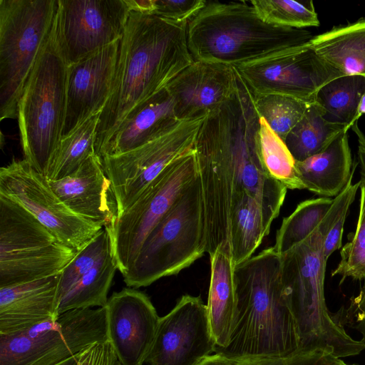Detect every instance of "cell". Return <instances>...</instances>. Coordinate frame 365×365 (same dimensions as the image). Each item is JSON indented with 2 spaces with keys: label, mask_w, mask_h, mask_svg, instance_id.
<instances>
[{
  "label": "cell",
  "mask_w": 365,
  "mask_h": 365,
  "mask_svg": "<svg viewBox=\"0 0 365 365\" xmlns=\"http://www.w3.org/2000/svg\"><path fill=\"white\" fill-rule=\"evenodd\" d=\"M237 78L235 93L206 116L194 145L204 206L206 252L210 256L220 247L231 251L230 220L245 197L255 199L275 219L287 190L264 169L259 117L251 91Z\"/></svg>",
  "instance_id": "6da1fadb"
},
{
  "label": "cell",
  "mask_w": 365,
  "mask_h": 365,
  "mask_svg": "<svg viewBox=\"0 0 365 365\" xmlns=\"http://www.w3.org/2000/svg\"><path fill=\"white\" fill-rule=\"evenodd\" d=\"M187 27V22L131 11L120 41L111 93L97 126L95 153L100 158L128 114L194 61Z\"/></svg>",
  "instance_id": "7a4b0ae2"
},
{
  "label": "cell",
  "mask_w": 365,
  "mask_h": 365,
  "mask_svg": "<svg viewBox=\"0 0 365 365\" xmlns=\"http://www.w3.org/2000/svg\"><path fill=\"white\" fill-rule=\"evenodd\" d=\"M234 277L236 306L229 341L214 353L240 360L301 351L297 325L284 292L281 257L274 247L235 266Z\"/></svg>",
  "instance_id": "3957f363"
},
{
  "label": "cell",
  "mask_w": 365,
  "mask_h": 365,
  "mask_svg": "<svg viewBox=\"0 0 365 365\" xmlns=\"http://www.w3.org/2000/svg\"><path fill=\"white\" fill-rule=\"evenodd\" d=\"M305 29L267 24L250 1H206L187 22V41L194 61L235 66L309 43Z\"/></svg>",
  "instance_id": "277c9868"
},
{
  "label": "cell",
  "mask_w": 365,
  "mask_h": 365,
  "mask_svg": "<svg viewBox=\"0 0 365 365\" xmlns=\"http://www.w3.org/2000/svg\"><path fill=\"white\" fill-rule=\"evenodd\" d=\"M324 238L319 224L302 242L281 255V276L301 351L326 349L341 359L360 354L365 343L351 338L328 311Z\"/></svg>",
  "instance_id": "5b68a950"
},
{
  "label": "cell",
  "mask_w": 365,
  "mask_h": 365,
  "mask_svg": "<svg viewBox=\"0 0 365 365\" xmlns=\"http://www.w3.org/2000/svg\"><path fill=\"white\" fill-rule=\"evenodd\" d=\"M68 67L58 38L56 15L51 34L18 106L17 118L24 159L45 176L62 137Z\"/></svg>",
  "instance_id": "8992f818"
},
{
  "label": "cell",
  "mask_w": 365,
  "mask_h": 365,
  "mask_svg": "<svg viewBox=\"0 0 365 365\" xmlns=\"http://www.w3.org/2000/svg\"><path fill=\"white\" fill-rule=\"evenodd\" d=\"M206 252L205 212L199 177L143 242L127 273V286L146 287L175 275Z\"/></svg>",
  "instance_id": "52a82bcc"
},
{
  "label": "cell",
  "mask_w": 365,
  "mask_h": 365,
  "mask_svg": "<svg viewBox=\"0 0 365 365\" xmlns=\"http://www.w3.org/2000/svg\"><path fill=\"white\" fill-rule=\"evenodd\" d=\"M58 0H0V120L18 117L29 76L52 31Z\"/></svg>",
  "instance_id": "ba28073f"
},
{
  "label": "cell",
  "mask_w": 365,
  "mask_h": 365,
  "mask_svg": "<svg viewBox=\"0 0 365 365\" xmlns=\"http://www.w3.org/2000/svg\"><path fill=\"white\" fill-rule=\"evenodd\" d=\"M77 252L21 205L0 195V287L60 274Z\"/></svg>",
  "instance_id": "9c48e42d"
},
{
  "label": "cell",
  "mask_w": 365,
  "mask_h": 365,
  "mask_svg": "<svg viewBox=\"0 0 365 365\" xmlns=\"http://www.w3.org/2000/svg\"><path fill=\"white\" fill-rule=\"evenodd\" d=\"M107 340L106 307L74 309L26 330L0 335V365H56Z\"/></svg>",
  "instance_id": "30bf717a"
},
{
  "label": "cell",
  "mask_w": 365,
  "mask_h": 365,
  "mask_svg": "<svg viewBox=\"0 0 365 365\" xmlns=\"http://www.w3.org/2000/svg\"><path fill=\"white\" fill-rule=\"evenodd\" d=\"M198 176L195 150L168 165L137 200L106 228L118 269L123 275L147 236Z\"/></svg>",
  "instance_id": "8fae6325"
},
{
  "label": "cell",
  "mask_w": 365,
  "mask_h": 365,
  "mask_svg": "<svg viewBox=\"0 0 365 365\" xmlns=\"http://www.w3.org/2000/svg\"><path fill=\"white\" fill-rule=\"evenodd\" d=\"M206 116L180 120L159 136L135 149L101 159L112 184L118 217L168 165L194 149Z\"/></svg>",
  "instance_id": "7c38bea8"
},
{
  "label": "cell",
  "mask_w": 365,
  "mask_h": 365,
  "mask_svg": "<svg viewBox=\"0 0 365 365\" xmlns=\"http://www.w3.org/2000/svg\"><path fill=\"white\" fill-rule=\"evenodd\" d=\"M0 195L18 203L62 244L78 252L103 227L72 212L51 187L47 178L25 159L0 169Z\"/></svg>",
  "instance_id": "4fadbf2b"
},
{
  "label": "cell",
  "mask_w": 365,
  "mask_h": 365,
  "mask_svg": "<svg viewBox=\"0 0 365 365\" xmlns=\"http://www.w3.org/2000/svg\"><path fill=\"white\" fill-rule=\"evenodd\" d=\"M309 42L234 67L252 93L287 96L312 104L322 86L342 76Z\"/></svg>",
  "instance_id": "5bb4252c"
},
{
  "label": "cell",
  "mask_w": 365,
  "mask_h": 365,
  "mask_svg": "<svg viewBox=\"0 0 365 365\" xmlns=\"http://www.w3.org/2000/svg\"><path fill=\"white\" fill-rule=\"evenodd\" d=\"M131 11L128 0H58V34L68 64L120 39Z\"/></svg>",
  "instance_id": "9a60e30c"
},
{
  "label": "cell",
  "mask_w": 365,
  "mask_h": 365,
  "mask_svg": "<svg viewBox=\"0 0 365 365\" xmlns=\"http://www.w3.org/2000/svg\"><path fill=\"white\" fill-rule=\"evenodd\" d=\"M207 305L200 297L182 295L160 317L146 362L150 365H197L214 354Z\"/></svg>",
  "instance_id": "2e32d148"
},
{
  "label": "cell",
  "mask_w": 365,
  "mask_h": 365,
  "mask_svg": "<svg viewBox=\"0 0 365 365\" xmlns=\"http://www.w3.org/2000/svg\"><path fill=\"white\" fill-rule=\"evenodd\" d=\"M107 335L119 365H143L153 345L160 317L149 297L123 288L106 305Z\"/></svg>",
  "instance_id": "e0dca14e"
},
{
  "label": "cell",
  "mask_w": 365,
  "mask_h": 365,
  "mask_svg": "<svg viewBox=\"0 0 365 365\" xmlns=\"http://www.w3.org/2000/svg\"><path fill=\"white\" fill-rule=\"evenodd\" d=\"M120 39L68 65L62 137L102 111L111 93ZM61 137V138H62Z\"/></svg>",
  "instance_id": "ac0fdd59"
},
{
  "label": "cell",
  "mask_w": 365,
  "mask_h": 365,
  "mask_svg": "<svg viewBox=\"0 0 365 365\" xmlns=\"http://www.w3.org/2000/svg\"><path fill=\"white\" fill-rule=\"evenodd\" d=\"M238 83L234 66L194 61L166 89L175 102L178 120L207 115L227 102Z\"/></svg>",
  "instance_id": "d6986e66"
},
{
  "label": "cell",
  "mask_w": 365,
  "mask_h": 365,
  "mask_svg": "<svg viewBox=\"0 0 365 365\" xmlns=\"http://www.w3.org/2000/svg\"><path fill=\"white\" fill-rule=\"evenodd\" d=\"M49 185L74 213L91 222L109 228L118 217L112 184L96 153L73 174Z\"/></svg>",
  "instance_id": "ffe728a7"
},
{
  "label": "cell",
  "mask_w": 365,
  "mask_h": 365,
  "mask_svg": "<svg viewBox=\"0 0 365 365\" xmlns=\"http://www.w3.org/2000/svg\"><path fill=\"white\" fill-rule=\"evenodd\" d=\"M60 274L0 287V335L15 334L58 317Z\"/></svg>",
  "instance_id": "44dd1931"
},
{
  "label": "cell",
  "mask_w": 365,
  "mask_h": 365,
  "mask_svg": "<svg viewBox=\"0 0 365 365\" xmlns=\"http://www.w3.org/2000/svg\"><path fill=\"white\" fill-rule=\"evenodd\" d=\"M178 120L175 102L165 88L128 114L108 143L101 159L135 149L159 136Z\"/></svg>",
  "instance_id": "7402d4cb"
},
{
  "label": "cell",
  "mask_w": 365,
  "mask_h": 365,
  "mask_svg": "<svg viewBox=\"0 0 365 365\" xmlns=\"http://www.w3.org/2000/svg\"><path fill=\"white\" fill-rule=\"evenodd\" d=\"M348 132L341 133L321 153L295 162L297 175L303 186L324 197H335L346 186L355 170Z\"/></svg>",
  "instance_id": "603a6c76"
},
{
  "label": "cell",
  "mask_w": 365,
  "mask_h": 365,
  "mask_svg": "<svg viewBox=\"0 0 365 365\" xmlns=\"http://www.w3.org/2000/svg\"><path fill=\"white\" fill-rule=\"evenodd\" d=\"M210 281L207 308L216 348L229 341L236 306L235 265L231 252L220 247L210 256Z\"/></svg>",
  "instance_id": "cb8c5ba5"
},
{
  "label": "cell",
  "mask_w": 365,
  "mask_h": 365,
  "mask_svg": "<svg viewBox=\"0 0 365 365\" xmlns=\"http://www.w3.org/2000/svg\"><path fill=\"white\" fill-rule=\"evenodd\" d=\"M310 46L325 63L344 76L365 77V17L314 36Z\"/></svg>",
  "instance_id": "d4e9b609"
},
{
  "label": "cell",
  "mask_w": 365,
  "mask_h": 365,
  "mask_svg": "<svg viewBox=\"0 0 365 365\" xmlns=\"http://www.w3.org/2000/svg\"><path fill=\"white\" fill-rule=\"evenodd\" d=\"M274 218L255 199L245 197L230 225V247L235 267L252 257L270 230Z\"/></svg>",
  "instance_id": "484cf974"
},
{
  "label": "cell",
  "mask_w": 365,
  "mask_h": 365,
  "mask_svg": "<svg viewBox=\"0 0 365 365\" xmlns=\"http://www.w3.org/2000/svg\"><path fill=\"white\" fill-rule=\"evenodd\" d=\"M344 128L345 125L327 120L322 108L314 103L287 135L284 143L295 161H302L324 151Z\"/></svg>",
  "instance_id": "4316f807"
},
{
  "label": "cell",
  "mask_w": 365,
  "mask_h": 365,
  "mask_svg": "<svg viewBox=\"0 0 365 365\" xmlns=\"http://www.w3.org/2000/svg\"><path fill=\"white\" fill-rule=\"evenodd\" d=\"M117 264L111 252L81 277L72 287L57 301V314L66 312L104 307Z\"/></svg>",
  "instance_id": "83f0119b"
},
{
  "label": "cell",
  "mask_w": 365,
  "mask_h": 365,
  "mask_svg": "<svg viewBox=\"0 0 365 365\" xmlns=\"http://www.w3.org/2000/svg\"><path fill=\"white\" fill-rule=\"evenodd\" d=\"M101 113L92 115L71 133L61 138L47 168L48 180H58L73 174L95 153Z\"/></svg>",
  "instance_id": "f1b7e54d"
},
{
  "label": "cell",
  "mask_w": 365,
  "mask_h": 365,
  "mask_svg": "<svg viewBox=\"0 0 365 365\" xmlns=\"http://www.w3.org/2000/svg\"><path fill=\"white\" fill-rule=\"evenodd\" d=\"M364 93L365 77L344 76L322 86L315 103L322 108L327 120L345 125L344 132H348Z\"/></svg>",
  "instance_id": "f546056e"
},
{
  "label": "cell",
  "mask_w": 365,
  "mask_h": 365,
  "mask_svg": "<svg viewBox=\"0 0 365 365\" xmlns=\"http://www.w3.org/2000/svg\"><path fill=\"white\" fill-rule=\"evenodd\" d=\"M331 202L332 199L322 197L300 202L283 219L276 235L274 250L281 255L306 239L320 224Z\"/></svg>",
  "instance_id": "4dcf8cb0"
},
{
  "label": "cell",
  "mask_w": 365,
  "mask_h": 365,
  "mask_svg": "<svg viewBox=\"0 0 365 365\" xmlns=\"http://www.w3.org/2000/svg\"><path fill=\"white\" fill-rule=\"evenodd\" d=\"M259 140L260 158L267 175L287 189H303L297 175L295 160L284 141L262 117H259Z\"/></svg>",
  "instance_id": "1f68e13d"
},
{
  "label": "cell",
  "mask_w": 365,
  "mask_h": 365,
  "mask_svg": "<svg viewBox=\"0 0 365 365\" xmlns=\"http://www.w3.org/2000/svg\"><path fill=\"white\" fill-rule=\"evenodd\" d=\"M252 96L258 115L263 118L284 141L310 105L301 100L278 94L252 93Z\"/></svg>",
  "instance_id": "d6a6232c"
},
{
  "label": "cell",
  "mask_w": 365,
  "mask_h": 365,
  "mask_svg": "<svg viewBox=\"0 0 365 365\" xmlns=\"http://www.w3.org/2000/svg\"><path fill=\"white\" fill-rule=\"evenodd\" d=\"M250 3L259 18L269 24L296 29L320 25L311 0H252Z\"/></svg>",
  "instance_id": "836d02e7"
},
{
  "label": "cell",
  "mask_w": 365,
  "mask_h": 365,
  "mask_svg": "<svg viewBox=\"0 0 365 365\" xmlns=\"http://www.w3.org/2000/svg\"><path fill=\"white\" fill-rule=\"evenodd\" d=\"M113 252L108 231L103 227L64 267L60 274L57 301L97 263Z\"/></svg>",
  "instance_id": "e575fe53"
},
{
  "label": "cell",
  "mask_w": 365,
  "mask_h": 365,
  "mask_svg": "<svg viewBox=\"0 0 365 365\" xmlns=\"http://www.w3.org/2000/svg\"><path fill=\"white\" fill-rule=\"evenodd\" d=\"M359 213L356 228L350 241L341 248L340 262L331 276L341 277L339 284L346 278L365 279V180L361 179Z\"/></svg>",
  "instance_id": "d590c367"
},
{
  "label": "cell",
  "mask_w": 365,
  "mask_h": 365,
  "mask_svg": "<svg viewBox=\"0 0 365 365\" xmlns=\"http://www.w3.org/2000/svg\"><path fill=\"white\" fill-rule=\"evenodd\" d=\"M351 174L345 188L332 199L331 204L320 222L324 235V252L327 259L333 252L342 247L344 225L348 210L354 202L361 180L353 184Z\"/></svg>",
  "instance_id": "8d00e7d4"
},
{
  "label": "cell",
  "mask_w": 365,
  "mask_h": 365,
  "mask_svg": "<svg viewBox=\"0 0 365 365\" xmlns=\"http://www.w3.org/2000/svg\"><path fill=\"white\" fill-rule=\"evenodd\" d=\"M357 136L358 140V163L360 168L361 179L365 180V135L358 126V122L351 127ZM339 324L344 327L348 324L349 327L357 330L362 336L361 340L365 343V282L359 294L351 298L347 309L339 310Z\"/></svg>",
  "instance_id": "74e56055"
},
{
  "label": "cell",
  "mask_w": 365,
  "mask_h": 365,
  "mask_svg": "<svg viewBox=\"0 0 365 365\" xmlns=\"http://www.w3.org/2000/svg\"><path fill=\"white\" fill-rule=\"evenodd\" d=\"M339 359L326 349L302 351L276 358L231 360L232 365H335Z\"/></svg>",
  "instance_id": "f35d334b"
},
{
  "label": "cell",
  "mask_w": 365,
  "mask_h": 365,
  "mask_svg": "<svg viewBox=\"0 0 365 365\" xmlns=\"http://www.w3.org/2000/svg\"><path fill=\"white\" fill-rule=\"evenodd\" d=\"M205 0H153L151 15L188 22L205 4Z\"/></svg>",
  "instance_id": "ab89813d"
},
{
  "label": "cell",
  "mask_w": 365,
  "mask_h": 365,
  "mask_svg": "<svg viewBox=\"0 0 365 365\" xmlns=\"http://www.w3.org/2000/svg\"><path fill=\"white\" fill-rule=\"evenodd\" d=\"M78 365H119L108 340L91 345L82 353Z\"/></svg>",
  "instance_id": "60d3db41"
},
{
  "label": "cell",
  "mask_w": 365,
  "mask_h": 365,
  "mask_svg": "<svg viewBox=\"0 0 365 365\" xmlns=\"http://www.w3.org/2000/svg\"><path fill=\"white\" fill-rule=\"evenodd\" d=\"M197 365H232V364L230 359L214 353L205 358Z\"/></svg>",
  "instance_id": "b9f144b4"
},
{
  "label": "cell",
  "mask_w": 365,
  "mask_h": 365,
  "mask_svg": "<svg viewBox=\"0 0 365 365\" xmlns=\"http://www.w3.org/2000/svg\"><path fill=\"white\" fill-rule=\"evenodd\" d=\"M364 114H365V93L361 96V97L360 98L355 116H354L352 123H351V127L356 122H358V120L361 118V116Z\"/></svg>",
  "instance_id": "7bdbcfd3"
},
{
  "label": "cell",
  "mask_w": 365,
  "mask_h": 365,
  "mask_svg": "<svg viewBox=\"0 0 365 365\" xmlns=\"http://www.w3.org/2000/svg\"><path fill=\"white\" fill-rule=\"evenodd\" d=\"M82 352H81L71 358H68V359L60 362L59 364H58L56 365H78Z\"/></svg>",
  "instance_id": "ee69618b"
},
{
  "label": "cell",
  "mask_w": 365,
  "mask_h": 365,
  "mask_svg": "<svg viewBox=\"0 0 365 365\" xmlns=\"http://www.w3.org/2000/svg\"><path fill=\"white\" fill-rule=\"evenodd\" d=\"M335 365H356V364H347L344 361H343L341 359H339Z\"/></svg>",
  "instance_id": "f6af8a7d"
}]
</instances>
